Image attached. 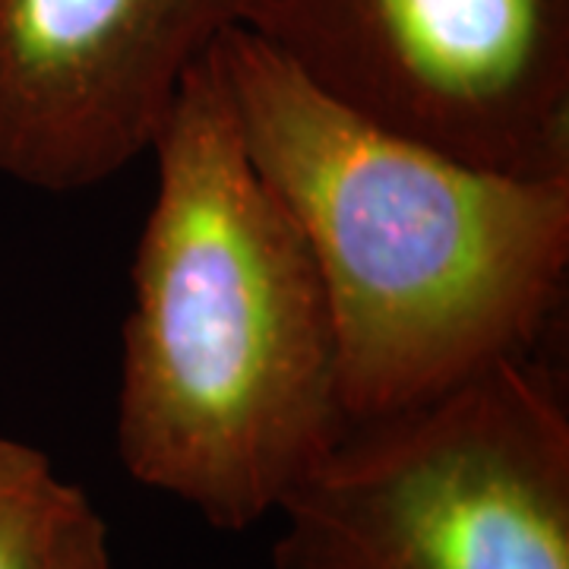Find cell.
Segmentation results:
<instances>
[{
    "mask_svg": "<svg viewBox=\"0 0 569 569\" xmlns=\"http://www.w3.org/2000/svg\"><path fill=\"white\" fill-rule=\"evenodd\" d=\"M149 152L159 183L130 272L118 456L142 488L244 531L348 427L332 310L305 234L247 156L212 48Z\"/></svg>",
    "mask_w": 569,
    "mask_h": 569,
    "instance_id": "cell-1",
    "label": "cell"
},
{
    "mask_svg": "<svg viewBox=\"0 0 569 569\" xmlns=\"http://www.w3.org/2000/svg\"><path fill=\"white\" fill-rule=\"evenodd\" d=\"M244 149L329 298L348 425L531 355L569 276V178L456 162L329 102L241 26L212 44Z\"/></svg>",
    "mask_w": 569,
    "mask_h": 569,
    "instance_id": "cell-2",
    "label": "cell"
},
{
    "mask_svg": "<svg viewBox=\"0 0 569 569\" xmlns=\"http://www.w3.org/2000/svg\"><path fill=\"white\" fill-rule=\"evenodd\" d=\"M272 569H569V408L531 355L351 421L276 512Z\"/></svg>",
    "mask_w": 569,
    "mask_h": 569,
    "instance_id": "cell-3",
    "label": "cell"
},
{
    "mask_svg": "<svg viewBox=\"0 0 569 569\" xmlns=\"http://www.w3.org/2000/svg\"><path fill=\"white\" fill-rule=\"evenodd\" d=\"M238 26L387 133L569 178V0H244Z\"/></svg>",
    "mask_w": 569,
    "mask_h": 569,
    "instance_id": "cell-4",
    "label": "cell"
},
{
    "mask_svg": "<svg viewBox=\"0 0 569 569\" xmlns=\"http://www.w3.org/2000/svg\"><path fill=\"white\" fill-rule=\"evenodd\" d=\"M244 0H0V174L70 193L149 152Z\"/></svg>",
    "mask_w": 569,
    "mask_h": 569,
    "instance_id": "cell-5",
    "label": "cell"
},
{
    "mask_svg": "<svg viewBox=\"0 0 569 569\" xmlns=\"http://www.w3.org/2000/svg\"><path fill=\"white\" fill-rule=\"evenodd\" d=\"M104 535L80 485L41 449L0 437V569H70Z\"/></svg>",
    "mask_w": 569,
    "mask_h": 569,
    "instance_id": "cell-6",
    "label": "cell"
},
{
    "mask_svg": "<svg viewBox=\"0 0 569 569\" xmlns=\"http://www.w3.org/2000/svg\"><path fill=\"white\" fill-rule=\"evenodd\" d=\"M70 569H114V560H111V545H108V535L92 541L89 548L82 550L77 557V563Z\"/></svg>",
    "mask_w": 569,
    "mask_h": 569,
    "instance_id": "cell-7",
    "label": "cell"
}]
</instances>
